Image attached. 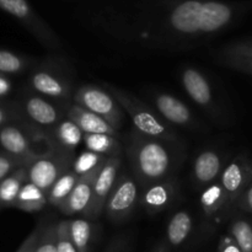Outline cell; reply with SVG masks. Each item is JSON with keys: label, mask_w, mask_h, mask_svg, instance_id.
I'll list each match as a JSON object with an SVG mask.
<instances>
[{"label": "cell", "mask_w": 252, "mask_h": 252, "mask_svg": "<svg viewBox=\"0 0 252 252\" xmlns=\"http://www.w3.org/2000/svg\"><path fill=\"white\" fill-rule=\"evenodd\" d=\"M69 231L78 252H93L95 225L89 219L69 220Z\"/></svg>", "instance_id": "cell-25"}, {"label": "cell", "mask_w": 252, "mask_h": 252, "mask_svg": "<svg viewBox=\"0 0 252 252\" xmlns=\"http://www.w3.org/2000/svg\"><path fill=\"white\" fill-rule=\"evenodd\" d=\"M64 111H65V117L76 123L84 133H88V134H110L113 137H120L118 130L115 129L103 118L95 115L91 111L75 105L74 102L64 107Z\"/></svg>", "instance_id": "cell-19"}, {"label": "cell", "mask_w": 252, "mask_h": 252, "mask_svg": "<svg viewBox=\"0 0 252 252\" xmlns=\"http://www.w3.org/2000/svg\"><path fill=\"white\" fill-rule=\"evenodd\" d=\"M181 83L187 95L201 108L214 118H221V110L217 102L208 78L194 66H185L181 71Z\"/></svg>", "instance_id": "cell-13"}, {"label": "cell", "mask_w": 252, "mask_h": 252, "mask_svg": "<svg viewBox=\"0 0 252 252\" xmlns=\"http://www.w3.org/2000/svg\"><path fill=\"white\" fill-rule=\"evenodd\" d=\"M169 25L176 36L184 38H196L213 33L206 22L203 2L196 0H189L177 5L170 15Z\"/></svg>", "instance_id": "cell-9"}, {"label": "cell", "mask_w": 252, "mask_h": 252, "mask_svg": "<svg viewBox=\"0 0 252 252\" xmlns=\"http://www.w3.org/2000/svg\"><path fill=\"white\" fill-rule=\"evenodd\" d=\"M217 61L221 65L252 75V51L243 44L236 43L225 47L220 53H218Z\"/></svg>", "instance_id": "cell-22"}, {"label": "cell", "mask_w": 252, "mask_h": 252, "mask_svg": "<svg viewBox=\"0 0 252 252\" xmlns=\"http://www.w3.org/2000/svg\"><path fill=\"white\" fill-rule=\"evenodd\" d=\"M36 252H58V249H57V224H44Z\"/></svg>", "instance_id": "cell-31"}, {"label": "cell", "mask_w": 252, "mask_h": 252, "mask_svg": "<svg viewBox=\"0 0 252 252\" xmlns=\"http://www.w3.org/2000/svg\"><path fill=\"white\" fill-rule=\"evenodd\" d=\"M14 121L24 123V117L20 111L19 103L14 105V103H1L0 102V129L5 127L6 125H10Z\"/></svg>", "instance_id": "cell-34"}, {"label": "cell", "mask_w": 252, "mask_h": 252, "mask_svg": "<svg viewBox=\"0 0 252 252\" xmlns=\"http://www.w3.org/2000/svg\"><path fill=\"white\" fill-rule=\"evenodd\" d=\"M122 166V154L110 157L100 172L96 176L93 187V196H91L90 207H89L86 219H97L103 214L106 201L120 176V170Z\"/></svg>", "instance_id": "cell-12"}, {"label": "cell", "mask_w": 252, "mask_h": 252, "mask_svg": "<svg viewBox=\"0 0 252 252\" xmlns=\"http://www.w3.org/2000/svg\"><path fill=\"white\" fill-rule=\"evenodd\" d=\"M84 145L86 150L103 155V157H113L122 154V144L117 137L110 134H88L84 133Z\"/></svg>", "instance_id": "cell-26"}, {"label": "cell", "mask_w": 252, "mask_h": 252, "mask_svg": "<svg viewBox=\"0 0 252 252\" xmlns=\"http://www.w3.org/2000/svg\"><path fill=\"white\" fill-rule=\"evenodd\" d=\"M29 165L30 162H27L26 160L7 154L2 150V152H0V181H2L5 177L9 176L19 167L29 166Z\"/></svg>", "instance_id": "cell-33"}, {"label": "cell", "mask_w": 252, "mask_h": 252, "mask_svg": "<svg viewBox=\"0 0 252 252\" xmlns=\"http://www.w3.org/2000/svg\"><path fill=\"white\" fill-rule=\"evenodd\" d=\"M57 249L58 252H78L69 231V220L57 223Z\"/></svg>", "instance_id": "cell-32"}, {"label": "cell", "mask_w": 252, "mask_h": 252, "mask_svg": "<svg viewBox=\"0 0 252 252\" xmlns=\"http://www.w3.org/2000/svg\"><path fill=\"white\" fill-rule=\"evenodd\" d=\"M218 252H243L240 248H239L238 244L235 243L233 238H231L230 234H226L223 235L219 240L218 245Z\"/></svg>", "instance_id": "cell-38"}, {"label": "cell", "mask_w": 252, "mask_h": 252, "mask_svg": "<svg viewBox=\"0 0 252 252\" xmlns=\"http://www.w3.org/2000/svg\"><path fill=\"white\" fill-rule=\"evenodd\" d=\"M179 197V182L176 177L154 182L140 192L139 206L149 214L166 211Z\"/></svg>", "instance_id": "cell-16"}, {"label": "cell", "mask_w": 252, "mask_h": 252, "mask_svg": "<svg viewBox=\"0 0 252 252\" xmlns=\"http://www.w3.org/2000/svg\"><path fill=\"white\" fill-rule=\"evenodd\" d=\"M229 234L243 252H252V221L234 214L229 223Z\"/></svg>", "instance_id": "cell-29"}, {"label": "cell", "mask_w": 252, "mask_h": 252, "mask_svg": "<svg viewBox=\"0 0 252 252\" xmlns=\"http://www.w3.org/2000/svg\"><path fill=\"white\" fill-rule=\"evenodd\" d=\"M219 181L226 194L229 211L233 217L239 198L252 182V160L246 155H238L231 159L224 169Z\"/></svg>", "instance_id": "cell-10"}, {"label": "cell", "mask_w": 252, "mask_h": 252, "mask_svg": "<svg viewBox=\"0 0 252 252\" xmlns=\"http://www.w3.org/2000/svg\"><path fill=\"white\" fill-rule=\"evenodd\" d=\"M150 98L154 105V110L172 127L177 126L192 130H198L202 128L201 123L194 117L189 106L171 94L155 91Z\"/></svg>", "instance_id": "cell-14"}, {"label": "cell", "mask_w": 252, "mask_h": 252, "mask_svg": "<svg viewBox=\"0 0 252 252\" xmlns=\"http://www.w3.org/2000/svg\"><path fill=\"white\" fill-rule=\"evenodd\" d=\"M79 176L76 172H74L73 170H68L65 174L62 175L58 180L56 181V184L51 187V189L47 193L48 197V204L56 207V208H61L62 204L65 202V199L68 198L69 194L71 193V191L74 189L75 185L78 184Z\"/></svg>", "instance_id": "cell-27"}, {"label": "cell", "mask_w": 252, "mask_h": 252, "mask_svg": "<svg viewBox=\"0 0 252 252\" xmlns=\"http://www.w3.org/2000/svg\"><path fill=\"white\" fill-rule=\"evenodd\" d=\"M101 169L95 170L90 174L81 176L79 179L78 184L75 185L71 193L69 194L68 198L65 199L63 204L61 206L59 211L64 216H83L86 217L90 207L91 196H93V187L95 182L96 176L100 172Z\"/></svg>", "instance_id": "cell-18"}, {"label": "cell", "mask_w": 252, "mask_h": 252, "mask_svg": "<svg viewBox=\"0 0 252 252\" xmlns=\"http://www.w3.org/2000/svg\"><path fill=\"white\" fill-rule=\"evenodd\" d=\"M37 140H44L54 147L46 132L27 123H24V127L10 123L0 129V147L2 150L7 154L26 160L30 164L46 153L36 149L34 142Z\"/></svg>", "instance_id": "cell-5"}, {"label": "cell", "mask_w": 252, "mask_h": 252, "mask_svg": "<svg viewBox=\"0 0 252 252\" xmlns=\"http://www.w3.org/2000/svg\"><path fill=\"white\" fill-rule=\"evenodd\" d=\"M152 252H174V250H172V249L167 245L166 241L162 240V241H160V243L158 244L154 249H153Z\"/></svg>", "instance_id": "cell-40"}, {"label": "cell", "mask_w": 252, "mask_h": 252, "mask_svg": "<svg viewBox=\"0 0 252 252\" xmlns=\"http://www.w3.org/2000/svg\"><path fill=\"white\" fill-rule=\"evenodd\" d=\"M47 204H48V197H47L46 192L42 191L32 182L27 181L22 186L21 191L17 196L14 208L27 212V213H37V212L42 211Z\"/></svg>", "instance_id": "cell-24"}, {"label": "cell", "mask_w": 252, "mask_h": 252, "mask_svg": "<svg viewBox=\"0 0 252 252\" xmlns=\"http://www.w3.org/2000/svg\"><path fill=\"white\" fill-rule=\"evenodd\" d=\"M0 9L26 25L39 42L48 49H59L61 43L49 30L44 29L33 16L31 6L26 0H0Z\"/></svg>", "instance_id": "cell-17"}, {"label": "cell", "mask_w": 252, "mask_h": 252, "mask_svg": "<svg viewBox=\"0 0 252 252\" xmlns=\"http://www.w3.org/2000/svg\"><path fill=\"white\" fill-rule=\"evenodd\" d=\"M103 88L112 94L128 117L132 120L134 129L148 138L166 142H179L176 130L165 122L159 113L132 94L111 84H103Z\"/></svg>", "instance_id": "cell-2"}, {"label": "cell", "mask_w": 252, "mask_h": 252, "mask_svg": "<svg viewBox=\"0 0 252 252\" xmlns=\"http://www.w3.org/2000/svg\"><path fill=\"white\" fill-rule=\"evenodd\" d=\"M193 226L194 220L192 214L187 209H180L170 218L164 240L172 250L181 248L189 241L193 231Z\"/></svg>", "instance_id": "cell-20"}, {"label": "cell", "mask_w": 252, "mask_h": 252, "mask_svg": "<svg viewBox=\"0 0 252 252\" xmlns=\"http://www.w3.org/2000/svg\"><path fill=\"white\" fill-rule=\"evenodd\" d=\"M236 211H243L252 214V182L246 187L244 193L239 198L236 204Z\"/></svg>", "instance_id": "cell-37"}, {"label": "cell", "mask_w": 252, "mask_h": 252, "mask_svg": "<svg viewBox=\"0 0 252 252\" xmlns=\"http://www.w3.org/2000/svg\"><path fill=\"white\" fill-rule=\"evenodd\" d=\"M240 44H243L244 47H246V48L252 51V42H246V43H240Z\"/></svg>", "instance_id": "cell-41"}, {"label": "cell", "mask_w": 252, "mask_h": 252, "mask_svg": "<svg viewBox=\"0 0 252 252\" xmlns=\"http://www.w3.org/2000/svg\"><path fill=\"white\" fill-rule=\"evenodd\" d=\"M29 84L37 95L62 103L65 107L73 103L75 93L73 79L65 64L61 63L57 58L36 62L30 71Z\"/></svg>", "instance_id": "cell-3"}, {"label": "cell", "mask_w": 252, "mask_h": 252, "mask_svg": "<svg viewBox=\"0 0 252 252\" xmlns=\"http://www.w3.org/2000/svg\"><path fill=\"white\" fill-rule=\"evenodd\" d=\"M129 251V239L126 235L115 236L108 243L103 252H128Z\"/></svg>", "instance_id": "cell-36"}, {"label": "cell", "mask_w": 252, "mask_h": 252, "mask_svg": "<svg viewBox=\"0 0 252 252\" xmlns=\"http://www.w3.org/2000/svg\"><path fill=\"white\" fill-rule=\"evenodd\" d=\"M199 204L203 218V236L212 234L220 224L231 218L226 194L219 180L202 189Z\"/></svg>", "instance_id": "cell-11"}, {"label": "cell", "mask_w": 252, "mask_h": 252, "mask_svg": "<svg viewBox=\"0 0 252 252\" xmlns=\"http://www.w3.org/2000/svg\"><path fill=\"white\" fill-rule=\"evenodd\" d=\"M108 158L110 157H103V155L96 154L90 150H85L79 155H75V159L71 165V170L76 172L80 177L85 176V175L90 174L95 170L101 169Z\"/></svg>", "instance_id": "cell-30"}, {"label": "cell", "mask_w": 252, "mask_h": 252, "mask_svg": "<svg viewBox=\"0 0 252 252\" xmlns=\"http://www.w3.org/2000/svg\"><path fill=\"white\" fill-rule=\"evenodd\" d=\"M126 157L142 189L175 176L185 153L179 142L153 139L133 128L126 138Z\"/></svg>", "instance_id": "cell-1"}, {"label": "cell", "mask_w": 252, "mask_h": 252, "mask_svg": "<svg viewBox=\"0 0 252 252\" xmlns=\"http://www.w3.org/2000/svg\"><path fill=\"white\" fill-rule=\"evenodd\" d=\"M140 189L133 174L123 172L118 176L107 201L103 214L113 224H122L132 217L140 201Z\"/></svg>", "instance_id": "cell-6"}, {"label": "cell", "mask_w": 252, "mask_h": 252, "mask_svg": "<svg viewBox=\"0 0 252 252\" xmlns=\"http://www.w3.org/2000/svg\"><path fill=\"white\" fill-rule=\"evenodd\" d=\"M0 208H1V204H0Z\"/></svg>", "instance_id": "cell-42"}, {"label": "cell", "mask_w": 252, "mask_h": 252, "mask_svg": "<svg viewBox=\"0 0 252 252\" xmlns=\"http://www.w3.org/2000/svg\"><path fill=\"white\" fill-rule=\"evenodd\" d=\"M73 102L100 116L118 132L123 127L126 112L113 97L112 94L102 86L93 84L79 86L74 93Z\"/></svg>", "instance_id": "cell-4"}, {"label": "cell", "mask_w": 252, "mask_h": 252, "mask_svg": "<svg viewBox=\"0 0 252 252\" xmlns=\"http://www.w3.org/2000/svg\"><path fill=\"white\" fill-rule=\"evenodd\" d=\"M52 143L56 148L74 153L76 148L83 143L84 132L78 127L76 123L69 118L64 117L49 133Z\"/></svg>", "instance_id": "cell-21"}, {"label": "cell", "mask_w": 252, "mask_h": 252, "mask_svg": "<svg viewBox=\"0 0 252 252\" xmlns=\"http://www.w3.org/2000/svg\"><path fill=\"white\" fill-rule=\"evenodd\" d=\"M29 181L27 176V166L19 167L12 174L0 181V204L1 207L14 208L17 196L21 191L22 186Z\"/></svg>", "instance_id": "cell-23"}, {"label": "cell", "mask_w": 252, "mask_h": 252, "mask_svg": "<svg viewBox=\"0 0 252 252\" xmlns=\"http://www.w3.org/2000/svg\"><path fill=\"white\" fill-rule=\"evenodd\" d=\"M75 154L61 148H53L27 166L29 181L48 193L57 180L71 169Z\"/></svg>", "instance_id": "cell-7"}, {"label": "cell", "mask_w": 252, "mask_h": 252, "mask_svg": "<svg viewBox=\"0 0 252 252\" xmlns=\"http://www.w3.org/2000/svg\"><path fill=\"white\" fill-rule=\"evenodd\" d=\"M228 157L219 150L208 148L199 153L193 160L191 179L199 191L218 181L228 165Z\"/></svg>", "instance_id": "cell-15"}, {"label": "cell", "mask_w": 252, "mask_h": 252, "mask_svg": "<svg viewBox=\"0 0 252 252\" xmlns=\"http://www.w3.org/2000/svg\"><path fill=\"white\" fill-rule=\"evenodd\" d=\"M25 123L43 130L49 135L51 130L65 117V111L56 103L36 93L26 94L19 103Z\"/></svg>", "instance_id": "cell-8"}, {"label": "cell", "mask_w": 252, "mask_h": 252, "mask_svg": "<svg viewBox=\"0 0 252 252\" xmlns=\"http://www.w3.org/2000/svg\"><path fill=\"white\" fill-rule=\"evenodd\" d=\"M44 224H46V221L39 220L38 223H37V225L34 226L33 230L30 233V235L25 239L24 243L21 244V246L17 249L16 252H36L39 236H41L42 230H43Z\"/></svg>", "instance_id": "cell-35"}, {"label": "cell", "mask_w": 252, "mask_h": 252, "mask_svg": "<svg viewBox=\"0 0 252 252\" xmlns=\"http://www.w3.org/2000/svg\"><path fill=\"white\" fill-rule=\"evenodd\" d=\"M12 91V81L10 80L9 76L0 73V98L6 97Z\"/></svg>", "instance_id": "cell-39"}, {"label": "cell", "mask_w": 252, "mask_h": 252, "mask_svg": "<svg viewBox=\"0 0 252 252\" xmlns=\"http://www.w3.org/2000/svg\"><path fill=\"white\" fill-rule=\"evenodd\" d=\"M36 62L30 57L21 56L7 49H0V73L5 75L24 73L27 69H32Z\"/></svg>", "instance_id": "cell-28"}]
</instances>
